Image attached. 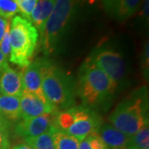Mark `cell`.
I'll use <instances>...</instances> for the list:
<instances>
[{
  "instance_id": "7a4b0ae2",
  "label": "cell",
  "mask_w": 149,
  "mask_h": 149,
  "mask_svg": "<svg viewBox=\"0 0 149 149\" xmlns=\"http://www.w3.org/2000/svg\"><path fill=\"white\" fill-rule=\"evenodd\" d=\"M114 128L131 137L148 125V92L143 86L132 92L118 104L109 117Z\"/></svg>"
},
{
  "instance_id": "f546056e",
  "label": "cell",
  "mask_w": 149,
  "mask_h": 149,
  "mask_svg": "<svg viewBox=\"0 0 149 149\" xmlns=\"http://www.w3.org/2000/svg\"><path fill=\"white\" fill-rule=\"evenodd\" d=\"M12 149H14V148H12Z\"/></svg>"
},
{
  "instance_id": "7c38bea8",
  "label": "cell",
  "mask_w": 149,
  "mask_h": 149,
  "mask_svg": "<svg viewBox=\"0 0 149 149\" xmlns=\"http://www.w3.org/2000/svg\"><path fill=\"white\" fill-rule=\"evenodd\" d=\"M0 91L3 95L19 98L24 91L22 72L13 69L8 63L0 70Z\"/></svg>"
},
{
  "instance_id": "4316f807",
  "label": "cell",
  "mask_w": 149,
  "mask_h": 149,
  "mask_svg": "<svg viewBox=\"0 0 149 149\" xmlns=\"http://www.w3.org/2000/svg\"><path fill=\"white\" fill-rule=\"evenodd\" d=\"M14 149H32L30 146H28L27 143H18L15 145L13 147Z\"/></svg>"
},
{
  "instance_id": "ba28073f",
  "label": "cell",
  "mask_w": 149,
  "mask_h": 149,
  "mask_svg": "<svg viewBox=\"0 0 149 149\" xmlns=\"http://www.w3.org/2000/svg\"><path fill=\"white\" fill-rule=\"evenodd\" d=\"M55 114L49 113L38 117L20 119L13 126V133L22 139L37 137L47 132L53 126Z\"/></svg>"
},
{
  "instance_id": "ffe728a7",
  "label": "cell",
  "mask_w": 149,
  "mask_h": 149,
  "mask_svg": "<svg viewBox=\"0 0 149 149\" xmlns=\"http://www.w3.org/2000/svg\"><path fill=\"white\" fill-rule=\"evenodd\" d=\"M19 13L16 0H0V17L9 20Z\"/></svg>"
},
{
  "instance_id": "d6986e66",
  "label": "cell",
  "mask_w": 149,
  "mask_h": 149,
  "mask_svg": "<svg viewBox=\"0 0 149 149\" xmlns=\"http://www.w3.org/2000/svg\"><path fill=\"white\" fill-rule=\"evenodd\" d=\"M13 123L0 114V149H8L11 145Z\"/></svg>"
},
{
  "instance_id": "8fae6325",
  "label": "cell",
  "mask_w": 149,
  "mask_h": 149,
  "mask_svg": "<svg viewBox=\"0 0 149 149\" xmlns=\"http://www.w3.org/2000/svg\"><path fill=\"white\" fill-rule=\"evenodd\" d=\"M141 2L142 0H102L107 14L119 22L133 16L139 9Z\"/></svg>"
},
{
  "instance_id": "e0dca14e",
  "label": "cell",
  "mask_w": 149,
  "mask_h": 149,
  "mask_svg": "<svg viewBox=\"0 0 149 149\" xmlns=\"http://www.w3.org/2000/svg\"><path fill=\"white\" fill-rule=\"evenodd\" d=\"M52 128L47 132L42 133L37 137L27 138L22 140L32 149H55Z\"/></svg>"
},
{
  "instance_id": "5b68a950",
  "label": "cell",
  "mask_w": 149,
  "mask_h": 149,
  "mask_svg": "<svg viewBox=\"0 0 149 149\" xmlns=\"http://www.w3.org/2000/svg\"><path fill=\"white\" fill-rule=\"evenodd\" d=\"M9 35V61L18 67L26 68L33 61L40 34L29 20L17 15L11 19Z\"/></svg>"
},
{
  "instance_id": "44dd1931",
  "label": "cell",
  "mask_w": 149,
  "mask_h": 149,
  "mask_svg": "<svg viewBox=\"0 0 149 149\" xmlns=\"http://www.w3.org/2000/svg\"><path fill=\"white\" fill-rule=\"evenodd\" d=\"M79 149H109L97 133H92L80 141Z\"/></svg>"
},
{
  "instance_id": "52a82bcc",
  "label": "cell",
  "mask_w": 149,
  "mask_h": 149,
  "mask_svg": "<svg viewBox=\"0 0 149 149\" xmlns=\"http://www.w3.org/2000/svg\"><path fill=\"white\" fill-rule=\"evenodd\" d=\"M118 88L126 76V63L123 55L113 47H95L89 56Z\"/></svg>"
},
{
  "instance_id": "484cf974",
  "label": "cell",
  "mask_w": 149,
  "mask_h": 149,
  "mask_svg": "<svg viewBox=\"0 0 149 149\" xmlns=\"http://www.w3.org/2000/svg\"><path fill=\"white\" fill-rule=\"evenodd\" d=\"M9 25V22L8 20L3 19L2 17H0V43L3 40V37L4 36V33L6 32V29L8 26Z\"/></svg>"
},
{
  "instance_id": "30bf717a",
  "label": "cell",
  "mask_w": 149,
  "mask_h": 149,
  "mask_svg": "<svg viewBox=\"0 0 149 149\" xmlns=\"http://www.w3.org/2000/svg\"><path fill=\"white\" fill-rule=\"evenodd\" d=\"M21 119L31 118L49 113H56L57 110L48 102H44L38 97L26 91L20 96Z\"/></svg>"
},
{
  "instance_id": "9c48e42d",
  "label": "cell",
  "mask_w": 149,
  "mask_h": 149,
  "mask_svg": "<svg viewBox=\"0 0 149 149\" xmlns=\"http://www.w3.org/2000/svg\"><path fill=\"white\" fill-rule=\"evenodd\" d=\"M42 58H37L24 68L22 72L23 90L33 94L44 102L50 103L46 98L42 90Z\"/></svg>"
},
{
  "instance_id": "2e32d148",
  "label": "cell",
  "mask_w": 149,
  "mask_h": 149,
  "mask_svg": "<svg viewBox=\"0 0 149 149\" xmlns=\"http://www.w3.org/2000/svg\"><path fill=\"white\" fill-rule=\"evenodd\" d=\"M52 131L55 149H79L80 142L77 139L60 131L54 125Z\"/></svg>"
},
{
  "instance_id": "83f0119b",
  "label": "cell",
  "mask_w": 149,
  "mask_h": 149,
  "mask_svg": "<svg viewBox=\"0 0 149 149\" xmlns=\"http://www.w3.org/2000/svg\"><path fill=\"white\" fill-rule=\"evenodd\" d=\"M7 64H8V58H6L5 56L0 52V70Z\"/></svg>"
},
{
  "instance_id": "cb8c5ba5",
  "label": "cell",
  "mask_w": 149,
  "mask_h": 149,
  "mask_svg": "<svg viewBox=\"0 0 149 149\" xmlns=\"http://www.w3.org/2000/svg\"><path fill=\"white\" fill-rule=\"evenodd\" d=\"M140 13L139 17L144 26L148 25V16H149V0H142L140 5Z\"/></svg>"
},
{
  "instance_id": "3957f363",
  "label": "cell",
  "mask_w": 149,
  "mask_h": 149,
  "mask_svg": "<svg viewBox=\"0 0 149 149\" xmlns=\"http://www.w3.org/2000/svg\"><path fill=\"white\" fill-rule=\"evenodd\" d=\"M42 90L47 100L57 111L75 105L76 83L52 61L42 58Z\"/></svg>"
},
{
  "instance_id": "603a6c76",
  "label": "cell",
  "mask_w": 149,
  "mask_h": 149,
  "mask_svg": "<svg viewBox=\"0 0 149 149\" xmlns=\"http://www.w3.org/2000/svg\"><path fill=\"white\" fill-rule=\"evenodd\" d=\"M10 25V22H9ZM9 25L8 26L3 40L0 43V52L3 54L6 58L10 56L11 45H10V35H9Z\"/></svg>"
},
{
  "instance_id": "d4e9b609",
  "label": "cell",
  "mask_w": 149,
  "mask_h": 149,
  "mask_svg": "<svg viewBox=\"0 0 149 149\" xmlns=\"http://www.w3.org/2000/svg\"><path fill=\"white\" fill-rule=\"evenodd\" d=\"M142 65L144 75H148V66H149V45L148 41L145 43V46L143 52L142 56Z\"/></svg>"
},
{
  "instance_id": "5bb4252c",
  "label": "cell",
  "mask_w": 149,
  "mask_h": 149,
  "mask_svg": "<svg viewBox=\"0 0 149 149\" xmlns=\"http://www.w3.org/2000/svg\"><path fill=\"white\" fill-rule=\"evenodd\" d=\"M56 0H37V3L32 11L30 22L37 29L42 37L48 17H50Z\"/></svg>"
},
{
  "instance_id": "4fadbf2b",
  "label": "cell",
  "mask_w": 149,
  "mask_h": 149,
  "mask_svg": "<svg viewBox=\"0 0 149 149\" xmlns=\"http://www.w3.org/2000/svg\"><path fill=\"white\" fill-rule=\"evenodd\" d=\"M97 134L109 149H126L128 138L110 123L102 124Z\"/></svg>"
},
{
  "instance_id": "8992f818",
  "label": "cell",
  "mask_w": 149,
  "mask_h": 149,
  "mask_svg": "<svg viewBox=\"0 0 149 149\" xmlns=\"http://www.w3.org/2000/svg\"><path fill=\"white\" fill-rule=\"evenodd\" d=\"M103 124L99 113L83 105H74L58 111L54 116V126L79 142L97 133Z\"/></svg>"
},
{
  "instance_id": "277c9868",
  "label": "cell",
  "mask_w": 149,
  "mask_h": 149,
  "mask_svg": "<svg viewBox=\"0 0 149 149\" xmlns=\"http://www.w3.org/2000/svg\"><path fill=\"white\" fill-rule=\"evenodd\" d=\"M76 9L77 0H56L41 37V49L45 56L58 50L72 24Z\"/></svg>"
},
{
  "instance_id": "6da1fadb",
  "label": "cell",
  "mask_w": 149,
  "mask_h": 149,
  "mask_svg": "<svg viewBox=\"0 0 149 149\" xmlns=\"http://www.w3.org/2000/svg\"><path fill=\"white\" fill-rule=\"evenodd\" d=\"M117 90V85L90 57L80 65L76 92L81 105L97 113L106 111L111 105Z\"/></svg>"
},
{
  "instance_id": "ac0fdd59",
  "label": "cell",
  "mask_w": 149,
  "mask_h": 149,
  "mask_svg": "<svg viewBox=\"0 0 149 149\" xmlns=\"http://www.w3.org/2000/svg\"><path fill=\"white\" fill-rule=\"evenodd\" d=\"M148 147L149 127L148 125L128 138L126 149H148Z\"/></svg>"
},
{
  "instance_id": "9a60e30c",
  "label": "cell",
  "mask_w": 149,
  "mask_h": 149,
  "mask_svg": "<svg viewBox=\"0 0 149 149\" xmlns=\"http://www.w3.org/2000/svg\"><path fill=\"white\" fill-rule=\"evenodd\" d=\"M0 114L11 123L21 119L20 98L15 96L0 95Z\"/></svg>"
},
{
  "instance_id": "f1b7e54d",
  "label": "cell",
  "mask_w": 149,
  "mask_h": 149,
  "mask_svg": "<svg viewBox=\"0 0 149 149\" xmlns=\"http://www.w3.org/2000/svg\"><path fill=\"white\" fill-rule=\"evenodd\" d=\"M2 95V93H1V91H0V95Z\"/></svg>"
},
{
  "instance_id": "7402d4cb",
  "label": "cell",
  "mask_w": 149,
  "mask_h": 149,
  "mask_svg": "<svg viewBox=\"0 0 149 149\" xmlns=\"http://www.w3.org/2000/svg\"><path fill=\"white\" fill-rule=\"evenodd\" d=\"M16 1L18 5L19 13H22V17L30 21V17L37 4V0H16Z\"/></svg>"
}]
</instances>
